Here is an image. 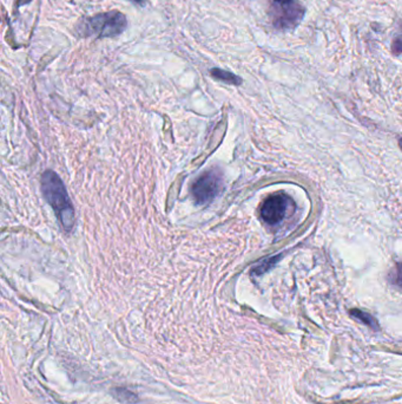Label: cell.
<instances>
[{"label": "cell", "instance_id": "cell-1", "mask_svg": "<svg viewBox=\"0 0 402 404\" xmlns=\"http://www.w3.org/2000/svg\"><path fill=\"white\" fill-rule=\"evenodd\" d=\"M42 191L47 202L55 209L56 216L59 223L67 232L72 231L74 226V209L71 204L70 197L67 195L65 186L60 177L47 170L42 177Z\"/></svg>", "mask_w": 402, "mask_h": 404}, {"label": "cell", "instance_id": "cell-2", "mask_svg": "<svg viewBox=\"0 0 402 404\" xmlns=\"http://www.w3.org/2000/svg\"><path fill=\"white\" fill-rule=\"evenodd\" d=\"M128 26L126 17L118 11L106 12L101 15L85 18L79 24V31L85 37H116L125 31Z\"/></svg>", "mask_w": 402, "mask_h": 404}, {"label": "cell", "instance_id": "cell-3", "mask_svg": "<svg viewBox=\"0 0 402 404\" xmlns=\"http://www.w3.org/2000/svg\"><path fill=\"white\" fill-rule=\"evenodd\" d=\"M223 177L219 169H211L192 185V197L199 204H209L222 192Z\"/></svg>", "mask_w": 402, "mask_h": 404}, {"label": "cell", "instance_id": "cell-4", "mask_svg": "<svg viewBox=\"0 0 402 404\" xmlns=\"http://www.w3.org/2000/svg\"><path fill=\"white\" fill-rule=\"evenodd\" d=\"M290 197H287L283 193L274 194L268 197L262 204L261 218L268 225H276L285 219L288 209Z\"/></svg>", "mask_w": 402, "mask_h": 404}, {"label": "cell", "instance_id": "cell-5", "mask_svg": "<svg viewBox=\"0 0 402 404\" xmlns=\"http://www.w3.org/2000/svg\"><path fill=\"white\" fill-rule=\"evenodd\" d=\"M305 13V8L294 0L288 4L276 5L274 13V25L278 29L295 28L300 24Z\"/></svg>", "mask_w": 402, "mask_h": 404}, {"label": "cell", "instance_id": "cell-6", "mask_svg": "<svg viewBox=\"0 0 402 404\" xmlns=\"http://www.w3.org/2000/svg\"><path fill=\"white\" fill-rule=\"evenodd\" d=\"M351 316L353 318L358 319L359 322L363 323L365 325L369 326L371 329L378 331L380 329L379 323L375 319L371 314H368L366 311L358 310V309H354V310H351Z\"/></svg>", "mask_w": 402, "mask_h": 404}, {"label": "cell", "instance_id": "cell-7", "mask_svg": "<svg viewBox=\"0 0 402 404\" xmlns=\"http://www.w3.org/2000/svg\"><path fill=\"white\" fill-rule=\"evenodd\" d=\"M210 74L214 79L228 83V84H233V86H240L242 83L241 77L234 75L233 72H229V71L222 70V69H212Z\"/></svg>", "mask_w": 402, "mask_h": 404}, {"label": "cell", "instance_id": "cell-8", "mask_svg": "<svg viewBox=\"0 0 402 404\" xmlns=\"http://www.w3.org/2000/svg\"><path fill=\"white\" fill-rule=\"evenodd\" d=\"M112 395L116 400L119 401L122 403L133 404L140 401L136 394H133L131 390L126 388H115L112 390Z\"/></svg>", "mask_w": 402, "mask_h": 404}, {"label": "cell", "instance_id": "cell-9", "mask_svg": "<svg viewBox=\"0 0 402 404\" xmlns=\"http://www.w3.org/2000/svg\"><path fill=\"white\" fill-rule=\"evenodd\" d=\"M281 257V254L275 255V257H270V258H267V259L262 260L261 263L258 264V265H256V266L254 267V270H253L251 273H253L254 275H265V273H267V272L269 271V270H271V268H273V267L275 266V265H276L278 261H280Z\"/></svg>", "mask_w": 402, "mask_h": 404}, {"label": "cell", "instance_id": "cell-10", "mask_svg": "<svg viewBox=\"0 0 402 404\" xmlns=\"http://www.w3.org/2000/svg\"><path fill=\"white\" fill-rule=\"evenodd\" d=\"M390 282L395 286L402 289V263H398L388 275Z\"/></svg>", "mask_w": 402, "mask_h": 404}, {"label": "cell", "instance_id": "cell-11", "mask_svg": "<svg viewBox=\"0 0 402 404\" xmlns=\"http://www.w3.org/2000/svg\"><path fill=\"white\" fill-rule=\"evenodd\" d=\"M392 52L394 55H401L402 54V35H396L393 43H392Z\"/></svg>", "mask_w": 402, "mask_h": 404}, {"label": "cell", "instance_id": "cell-12", "mask_svg": "<svg viewBox=\"0 0 402 404\" xmlns=\"http://www.w3.org/2000/svg\"><path fill=\"white\" fill-rule=\"evenodd\" d=\"M293 0H274L275 5H285L288 4V3H292Z\"/></svg>", "mask_w": 402, "mask_h": 404}, {"label": "cell", "instance_id": "cell-13", "mask_svg": "<svg viewBox=\"0 0 402 404\" xmlns=\"http://www.w3.org/2000/svg\"><path fill=\"white\" fill-rule=\"evenodd\" d=\"M131 1H133V3H135V4H137V5H144L145 4V0H131Z\"/></svg>", "mask_w": 402, "mask_h": 404}, {"label": "cell", "instance_id": "cell-14", "mask_svg": "<svg viewBox=\"0 0 402 404\" xmlns=\"http://www.w3.org/2000/svg\"><path fill=\"white\" fill-rule=\"evenodd\" d=\"M399 145H400V150H402V138H400V141H399Z\"/></svg>", "mask_w": 402, "mask_h": 404}]
</instances>
